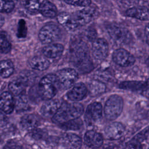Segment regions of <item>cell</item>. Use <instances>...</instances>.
Listing matches in <instances>:
<instances>
[{
    "label": "cell",
    "mask_w": 149,
    "mask_h": 149,
    "mask_svg": "<svg viewBox=\"0 0 149 149\" xmlns=\"http://www.w3.org/2000/svg\"><path fill=\"white\" fill-rule=\"evenodd\" d=\"M60 102L58 100H49L44 103L41 108V113L45 117L53 116L58 110L61 106Z\"/></svg>",
    "instance_id": "obj_19"
},
{
    "label": "cell",
    "mask_w": 149,
    "mask_h": 149,
    "mask_svg": "<svg viewBox=\"0 0 149 149\" xmlns=\"http://www.w3.org/2000/svg\"><path fill=\"white\" fill-rule=\"evenodd\" d=\"M136 137L141 142L145 140H149V126L136 134Z\"/></svg>",
    "instance_id": "obj_36"
},
{
    "label": "cell",
    "mask_w": 149,
    "mask_h": 149,
    "mask_svg": "<svg viewBox=\"0 0 149 149\" xmlns=\"http://www.w3.org/2000/svg\"><path fill=\"white\" fill-rule=\"evenodd\" d=\"M64 50L63 46L59 43H52L44 46L42 49L43 55L51 59L60 57Z\"/></svg>",
    "instance_id": "obj_17"
},
{
    "label": "cell",
    "mask_w": 149,
    "mask_h": 149,
    "mask_svg": "<svg viewBox=\"0 0 149 149\" xmlns=\"http://www.w3.org/2000/svg\"><path fill=\"white\" fill-rule=\"evenodd\" d=\"M119 87L123 90L138 91L146 88V84L141 81H125L119 84Z\"/></svg>",
    "instance_id": "obj_24"
},
{
    "label": "cell",
    "mask_w": 149,
    "mask_h": 149,
    "mask_svg": "<svg viewBox=\"0 0 149 149\" xmlns=\"http://www.w3.org/2000/svg\"><path fill=\"white\" fill-rule=\"evenodd\" d=\"M84 141L88 147L92 148H97L102 146L103 138L100 133L94 130H88L85 133Z\"/></svg>",
    "instance_id": "obj_15"
},
{
    "label": "cell",
    "mask_w": 149,
    "mask_h": 149,
    "mask_svg": "<svg viewBox=\"0 0 149 149\" xmlns=\"http://www.w3.org/2000/svg\"><path fill=\"white\" fill-rule=\"evenodd\" d=\"M125 149H143L141 141L134 136L126 143Z\"/></svg>",
    "instance_id": "obj_33"
},
{
    "label": "cell",
    "mask_w": 149,
    "mask_h": 149,
    "mask_svg": "<svg viewBox=\"0 0 149 149\" xmlns=\"http://www.w3.org/2000/svg\"><path fill=\"white\" fill-rule=\"evenodd\" d=\"M58 82L55 74H47L41 78L38 84L40 96L44 100L52 99L56 94Z\"/></svg>",
    "instance_id": "obj_2"
},
{
    "label": "cell",
    "mask_w": 149,
    "mask_h": 149,
    "mask_svg": "<svg viewBox=\"0 0 149 149\" xmlns=\"http://www.w3.org/2000/svg\"><path fill=\"white\" fill-rule=\"evenodd\" d=\"M65 2L69 5L80 6L87 7L91 4V0H64Z\"/></svg>",
    "instance_id": "obj_35"
},
{
    "label": "cell",
    "mask_w": 149,
    "mask_h": 149,
    "mask_svg": "<svg viewBox=\"0 0 149 149\" xmlns=\"http://www.w3.org/2000/svg\"><path fill=\"white\" fill-rule=\"evenodd\" d=\"M144 33L146 37V41L147 44L149 45V23L147 24L144 29Z\"/></svg>",
    "instance_id": "obj_39"
},
{
    "label": "cell",
    "mask_w": 149,
    "mask_h": 149,
    "mask_svg": "<svg viewBox=\"0 0 149 149\" xmlns=\"http://www.w3.org/2000/svg\"><path fill=\"white\" fill-rule=\"evenodd\" d=\"M26 149H34V148H26Z\"/></svg>",
    "instance_id": "obj_43"
},
{
    "label": "cell",
    "mask_w": 149,
    "mask_h": 149,
    "mask_svg": "<svg viewBox=\"0 0 149 149\" xmlns=\"http://www.w3.org/2000/svg\"><path fill=\"white\" fill-rule=\"evenodd\" d=\"M89 91L92 95H97L105 91V86L104 83L97 80L92 81L89 84Z\"/></svg>",
    "instance_id": "obj_27"
},
{
    "label": "cell",
    "mask_w": 149,
    "mask_h": 149,
    "mask_svg": "<svg viewBox=\"0 0 149 149\" xmlns=\"http://www.w3.org/2000/svg\"><path fill=\"white\" fill-rule=\"evenodd\" d=\"M3 149H22L21 146L15 141L8 142L4 146Z\"/></svg>",
    "instance_id": "obj_37"
},
{
    "label": "cell",
    "mask_w": 149,
    "mask_h": 149,
    "mask_svg": "<svg viewBox=\"0 0 149 149\" xmlns=\"http://www.w3.org/2000/svg\"><path fill=\"white\" fill-rule=\"evenodd\" d=\"M92 55L97 60H103L108 55L109 46L108 42L102 38H99L93 41L92 44Z\"/></svg>",
    "instance_id": "obj_9"
},
{
    "label": "cell",
    "mask_w": 149,
    "mask_h": 149,
    "mask_svg": "<svg viewBox=\"0 0 149 149\" xmlns=\"http://www.w3.org/2000/svg\"><path fill=\"white\" fill-rule=\"evenodd\" d=\"M75 61L76 66L79 67L80 69L83 68V69L91 68L92 63L90 59L87 46L84 44H80L77 47V49L75 51Z\"/></svg>",
    "instance_id": "obj_7"
},
{
    "label": "cell",
    "mask_w": 149,
    "mask_h": 149,
    "mask_svg": "<svg viewBox=\"0 0 149 149\" xmlns=\"http://www.w3.org/2000/svg\"><path fill=\"white\" fill-rule=\"evenodd\" d=\"M146 63H147L148 67L149 68V56L148 57V58H147V60H146Z\"/></svg>",
    "instance_id": "obj_42"
},
{
    "label": "cell",
    "mask_w": 149,
    "mask_h": 149,
    "mask_svg": "<svg viewBox=\"0 0 149 149\" xmlns=\"http://www.w3.org/2000/svg\"><path fill=\"white\" fill-rule=\"evenodd\" d=\"M15 107L17 111H26L28 108V102L26 97L23 94L17 96L15 100Z\"/></svg>",
    "instance_id": "obj_29"
},
{
    "label": "cell",
    "mask_w": 149,
    "mask_h": 149,
    "mask_svg": "<svg viewBox=\"0 0 149 149\" xmlns=\"http://www.w3.org/2000/svg\"><path fill=\"white\" fill-rule=\"evenodd\" d=\"M83 111V106L81 104L63 102L52 116V120L54 123L62 125L69 121L79 118Z\"/></svg>",
    "instance_id": "obj_1"
},
{
    "label": "cell",
    "mask_w": 149,
    "mask_h": 149,
    "mask_svg": "<svg viewBox=\"0 0 149 149\" xmlns=\"http://www.w3.org/2000/svg\"><path fill=\"white\" fill-rule=\"evenodd\" d=\"M14 71V65L10 60H2L0 61V77L8 78L10 77Z\"/></svg>",
    "instance_id": "obj_26"
},
{
    "label": "cell",
    "mask_w": 149,
    "mask_h": 149,
    "mask_svg": "<svg viewBox=\"0 0 149 149\" xmlns=\"http://www.w3.org/2000/svg\"><path fill=\"white\" fill-rule=\"evenodd\" d=\"M38 118L34 114H26L20 120L22 127L27 130H33L38 126Z\"/></svg>",
    "instance_id": "obj_23"
},
{
    "label": "cell",
    "mask_w": 149,
    "mask_h": 149,
    "mask_svg": "<svg viewBox=\"0 0 149 149\" xmlns=\"http://www.w3.org/2000/svg\"><path fill=\"white\" fill-rule=\"evenodd\" d=\"M62 35L61 30L54 23H47L40 30L38 38L45 44H49L58 40Z\"/></svg>",
    "instance_id": "obj_4"
},
{
    "label": "cell",
    "mask_w": 149,
    "mask_h": 149,
    "mask_svg": "<svg viewBox=\"0 0 149 149\" xmlns=\"http://www.w3.org/2000/svg\"><path fill=\"white\" fill-rule=\"evenodd\" d=\"M15 8V3L13 0H0V12L9 13Z\"/></svg>",
    "instance_id": "obj_31"
},
{
    "label": "cell",
    "mask_w": 149,
    "mask_h": 149,
    "mask_svg": "<svg viewBox=\"0 0 149 149\" xmlns=\"http://www.w3.org/2000/svg\"><path fill=\"white\" fill-rule=\"evenodd\" d=\"M59 86L63 89L70 88L78 78V73L73 68H63L55 73Z\"/></svg>",
    "instance_id": "obj_5"
},
{
    "label": "cell",
    "mask_w": 149,
    "mask_h": 149,
    "mask_svg": "<svg viewBox=\"0 0 149 149\" xmlns=\"http://www.w3.org/2000/svg\"><path fill=\"white\" fill-rule=\"evenodd\" d=\"M83 123L79 118L72 120L62 125V127L67 130H79L82 126Z\"/></svg>",
    "instance_id": "obj_32"
},
{
    "label": "cell",
    "mask_w": 149,
    "mask_h": 149,
    "mask_svg": "<svg viewBox=\"0 0 149 149\" xmlns=\"http://www.w3.org/2000/svg\"><path fill=\"white\" fill-rule=\"evenodd\" d=\"M5 23V18L4 17L0 14V28H1Z\"/></svg>",
    "instance_id": "obj_40"
},
{
    "label": "cell",
    "mask_w": 149,
    "mask_h": 149,
    "mask_svg": "<svg viewBox=\"0 0 149 149\" xmlns=\"http://www.w3.org/2000/svg\"><path fill=\"white\" fill-rule=\"evenodd\" d=\"M11 44L6 36L0 32V53L8 54L11 50Z\"/></svg>",
    "instance_id": "obj_28"
},
{
    "label": "cell",
    "mask_w": 149,
    "mask_h": 149,
    "mask_svg": "<svg viewBox=\"0 0 149 149\" xmlns=\"http://www.w3.org/2000/svg\"><path fill=\"white\" fill-rule=\"evenodd\" d=\"M125 14L128 17L144 21L149 20V9L144 6L130 8L126 11Z\"/></svg>",
    "instance_id": "obj_18"
},
{
    "label": "cell",
    "mask_w": 149,
    "mask_h": 149,
    "mask_svg": "<svg viewBox=\"0 0 149 149\" xmlns=\"http://www.w3.org/2000/svg\"><path fill=\"white\" fill-rule=\"evenodd\" d=\"M58 20L65 28L69 30H74L79 26L74 17H72L68 14H61L58 16Z\"/></svg>",
    "instance_id": "obj_25"
},
{
    "label": "cell",
    "mask_w": 149,
    "mask_h": 149,
    "mask_svg": "<svg viewBox=\"0 0 149 149\" xmlns=\"http://www.w3.org/2000/svg\"><path fill=\"white\" fill-rule=\"evenodd\" d=\"M15 108V100L12 94L8 91L0 94V110L5 113H10Z\"/></svg>",
    "instance_id": "obj_16"
},
{
    "label": "cell",
    "mask_w": 149,
    "mask_h": 149,
    "mask_svg": "<svg viewBox=\"0 0 149 149\" xmlns=\"http://www.w3.org/2000/svg\"><path fill=\"white\" fill-rule=\"evenodd\" d=\"M27 34V27L26 24L24 20L21 19L19 20L18 23L17 36L19 38H24Z\"/></svg>",
    "instance_id": "obj_34"
},
{
    "label": "cell",
    "mask_w": 149,
    "mask_h": 149,
    "mask_svg": "<svg viewBox=\"0 0 149 149\" xmlns=\"http://www.w3.org/2000/svg\"><path fill=\"white\" fill-rule=\"evenodd\" d=\"M27 81L24 77H19L11 81L8 86L9 90L10 93L16 96H18L23 94L26 87Z\"/></svg>",
    "instance_id": "obj_20"
},
{
    "label": "cell",
    "mask_w": 149,
    "mask_h": 149,
    "mask_svg": "<svg viewBox=\"0 0 149 149\" xmlns=\"http://www.w3.org/2000/svg\"><path fill=\"white\" fill-rule=\"evenodd\" d=\"M108 32L111 38L118 44H128L131 40V34L125 27L112 24L108 27Z\"/></svg>",
    "instance_id": "obj_6"
},
{
    "label": "cell",
    "mask_w": 149,
    "mask_h": 149,
    "mask_svg": "<svg viewBox=\"0 0 149 149\" xmlns=\"http://www.w3.org/2000/svg\"><path fill=\"white\" fill-rule=\"evenodd\" d=\"M95 15V10L93 8L85 7L79 10L74 16V20L79 26H84L90 23Z\"/></svg>",
    "instance_id": "obj_12"
},
{
    "label": "cell",
    "mask_w": 149,
    "mask_h": 149,
    "mask_svg": "<svg viewBox=\"0 0 149 149\" xmlns=\"http://www.w3.org/2000/svg\"><path fill=\"white\" fill-rule=\"evenodd\" d=\"M112 59L115 63L122 67L130 66L135 62L134 56L123 48L117 49L113 52Z\"/></svg>",
    "instance_id": "obj_8"
},
{
    "label": "cell",
    "mask_w": 149,
    "mask_h": 149,
    "mask_svg": "<svg viewBox=\"0 0 149 149\" xmlns=\"http://www.w3.org/2000/svg\"><path fill=\"white\" fill-rule=\"evenodd\" d=\"M29 65L34 70L43 71L49 68L50 62L45 57L36 56L30 59L29 61Z\"/></svg>",
    "instance_id": "obj_22"
},
{
    "label": "cell",
    "mask_w": 149,
    "mask_h": 149,
    "mask_svg": "<svg viewBox=\"0 0 149 149\" xmlns=\"http://www.w3.org/2000/svg\"><path fill=\"white\" fill-rule=\"evenodd\" d=\"M61 143L65 149H80L82 141L79 136L68 133L65 134L62 137Z\"/></svg>",
    "instance_id": "obj_11"
},
{
    "label": "cell",
    "mask_w": 149,
    "mask_h": 149,
    "mask_svg": "<svg viewBox=\"0 0 149 149\" xmlns=\"http://www.w3.org/2000/svg\"><path fill=\"white\" fill-rule=\"evenodd\" d=\"M123 107V100L122 97L117 94L111 95L104 106V114L106 118L110 120L116 119L121 113Z\"/></svg>",
    "instance_id": "obj_3"
},
{
    "label": "cell",
    "mask_w": 149,
    "mask_h": 149,
    "mask_svg": "<svg viewBox=\"0 0 149 149\" xmlns=\"http://www.w3.org/2000/svg\"><path fill=\"white\" fill-rule=\"evenodd\" d=\"M146 87L148 88L149 89V79H147V80L146 82Z\"/></svg>",
    "instance_id": "obj_41"
},
{
    "label": "cell",
    "mask_w": 149,
    "mask_h": 149,
    "mask_svg": "<svg viewBox=\"0 0 149 149\" xmlns=\"http://www.w3.org/2000/svg\"><path fill=\"white\" fill-rule=\"evenodd\" d=\"M125 127L119 122H113L107 126L105 129L107 138L109 140H115L120 139L124 133Z\"/></svg>",
    "instance_id": "obj_13"
},
{
    "label": "cell",
    "mask_w": 149,
    "mask_h": 149,
    "mask_svg": "<svg viewBox=\"0 0 149 149\" xmlns=\"http://www.w3.org/2000/svg\"><path fill=\"white\" fill-rule=\"evenodd\" d=\"M39 12L45 17L53 18L57 15L56 6L48 0H44L41 2Z\"/></svg>",
    "instance_id": "obj_21"
},
{
    "label": "cell",
    "mask_w": 149,
    "mask_h": 149,
    "mask_svg": "<svg viewBox=\"0 0 149 149\" xmlns=\"http://www.w3.org/2000/svg\"><path fill=\"white\" fill-rule=\"evenodd\" d=\"M102 105L98 102H94L87 107L85 113V120L88 124H92L98 120L102 116Z\"/></svg>",
    "instance_id": "obj_10"
},
{
    "label": "cell",
    "mask_w": 149,
    "mask_h": 149,
    "mask_svg": "<svg viewBox=\"0 0 149 149\" xmlns=\"http://www.w3.org/2000/svg\"><path fill=\"white\" fill-rule=\"evenodd\" d=\"M87 93V88L83 83L74 84L71 89L68 92V98L74 102L79 101L83 99Z\"/></svg>",
    "instance_id": "obj_14"
},
{
    "label": "cell",
    "mask_w": 149,
    "mask_h": 149,
    "mask_svg": "<svg viewBox=\"0 0 149 149\" xmlns=\"http://www.w3.org/2000/svg\"><path fill=\"white\" fill-rule=\"evenodd\" d=\"M8 118L6 116L2 113V111H0V126H2L7 124Z\"/></svg>",
    "instance_id": "obj_38"
},
{
    "label": "cell",
    "mask_w": 149,
    "mask_h": 149,
    "mask_svg": "<svg viewBox=\"0 0 149 149\" xmlns=\"http://www.w3.org/2000/svg\"><path fill=\"white\" fill-rule=\"evenodd\" d=\"M40 3L39 0H24V1L25 9L29 12L32 13L39 12Z\"/></svg>",
    "instance_id": "obj_30"
},
{
    "label": "cell",
    "mask_w": 149,
    "mask_h": 149,
    "mask_svg": "<svg viewBox=\"0 0 149 149\" xmlns=\"http://www.w3.org/2000/svg\"><path fill=\"white\" fill-rule=\"evenodd\" d=\"M0 141H1V137H0Z\"/></svg>",
    "instance_id": "obj_44"
}]
</instances>
